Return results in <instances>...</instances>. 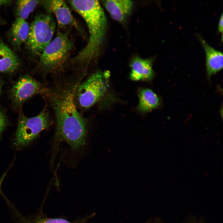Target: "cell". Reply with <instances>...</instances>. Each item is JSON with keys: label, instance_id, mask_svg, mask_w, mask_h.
<instances>
[{"label": "cell", "instance_id": "3", "mask_svg": "<svg viewBox=\"0 0 223 223\" xmlns=\"http://www.w3.org/2000/svg\"><path fill=\"white\" fill-rule=\"evenodd\" d=\"M73 46L68 33L58 32L40 55V64L44 72L56 74L62 70Z\"/></svg>", "mask_w": 223, "mask_h": 223}, {"label": "cell", "instance_id": "17", "mask_svg": "<svg viewBox=\"0 0 223 223\" xmlns=\"http://www.w3.org/2000/svg\"><path fill=\"white\" fill-rule=\"evenodd\" d=\"M7 120L4 112L0 109V137L6 128Z\"/></svg>", "mask_w": 223, "mask_h": 223}, {"label": "cell", "instance_id": "4", "mask_svg": "<svg viewBox=\"0 0 223 223\" xmlns=\"http://www.w3.org/2000/svg\"><path fill=\"white\" fill-rule=\"evenodd\" d=\"M107 79L106 72L97 71L79 84L75 95L78 110H86L102 99L108 87Z\"/></svg>", "mask_w": 223, "mask_h": 223}, {"label": "cell", "instance_id": "5", "mask_svg": "<svg viewBox=\"0 0 223 223\" xmlns=\"http://www.w3.org/2000/svg\"><path fill=\"white\" fill-rule=\"evenodd\" d=\"M49 113L46 107L37 115L29 117L21 113L14 139L18 147L25 146L32 142L50 123Z\"/></svg>", "mask_w": 223, "mask_h": 223}, {"label": "cell", "instance_id": "20", "mask_svg": "<svg viewBox=\"0 0 223 223\" xmlns=\"http://www.w3.org/2000/svg\"><path fill=\"white\" fill-rule=\"evenodd\" d=\"M3 82L2 79H0V95L1 93Z\"/></svg>", "mask_w": 223, "mask_h": 223}, {"label": "cell", "instance_id": "18", "mask_svg": "<svg viewBox=\"0 0 223 223\" xmlns=\"http://www.w3.org/2000/svg\"><path fill=\"white\" fill-rule=\"evenodd\" d=\"M223 13L220 17L218 23V30L219 31L222 33L223 32Z\"/></svg>", "mask_w": 223, "mask_h": 223}, {"label": "cell", "instance_id": "14", "mask_svg": "<svg viewBox=\"0 0 223 223\" xmlns=\"http://www.w3.org/2000/svg\"><path fill=\"white\" fill-rule=\"evenodd\" d=\"M30 26L25 20L17 18L13 23L11 30L12 38L15 44L20 45L27 41Z\"/></svg>", "mask_w": 223, "mask_h": 223}, {"label": "cell", "instance_id": "2", "mask_svg": "<svg viewBox=\"0 0 223 223\" xmlns=\"http://www.w3.org/2000/svg\"><path fill=\"white\" fill-rule=\"evenodd\" d=\"M72 8L85 20L89 33L88 42L73 59L79 72L86 74L90 63L98 56L105 35L107 19L98 0L68 1Z\"/></svg>", "mask_w": 223, "mask_h": 223}, {"label": "cell", "instance_id": "1", "mask_svg": "<svg viewBox=\"0 0 223 223\" xmlns=\"http://www.w3.org/2000/svg\"><path fill=\"white\" fill-rule=\"evenodd\" d=\"M82 79L77 76L55 78L44 95L54 114L57 139L64 140L74 149L84 145L87 132L86 120L75 101L76 89Z\"/></svg>", "mask_w": 223, "mask_h": 223}, {"label": "cell", "instance_id": "7", "mask_svg": "<svg viewBox=\"0 0 223 223\" xmlns=\"http://www.w3.org/2000/svg\"><path fill=\"white\" fill-rule=\"evenodd\" d=\"M48 90V87L26 74L20 77L11 87V97L13 103L19 106L36 94L44 95Z\"/></svg>", "mask_w": 223, "mask_h": 223}, {"label": "cell", "instance_id": "13", "mask_svg": "<svg viewBox=\"0 0 223 223\" xmlns=\"http://www.w3.org/2000/svg\"><path fill=\"white\" fill-rule=\"evenodd\" d=\"M139 102L138 108L142 112H150L157 108L160 104V99L152 90L144 88L138 92Z\"/></svg>", "mask_w": 223, "mask_h": 223}, {"label": "cell", "instance_id": "6", "mask_svg": "<svg viewBox=\"0 0 223 223\" xmlns=\"http://www.w3.org/2000/svg\"><path fill=\"white\" fill-rule=\"evenodd\" d=\"M55 28V20L50 14L37 15L30 26L26 43L33 53L40 55L52 41Z\"/></svg>", "mask_w": 223, "mask_h": 223}, {"label": "cell", "instance_id": "9", "mask_svg": "<svg viewBox=\"0 0 223 223\" xmlns=\"http://www.w3.org/2000/svg\"><path fill=\"white\" fill-rule=\"evenodd\" d=\"M152 60L151 59H143L136 57L130 64V78L136 81H149L154 77L152 68Z\"/></svg>", "mask_w": 223, "mask_h": 223}, {"label": "cell", "instance_id": "19", "mask_svg": "<svg viewBox=\"0 0 223 223\" xmlns=\"http://www.w3.org/2000/svg\"><path fill=\"white\" fill-rule=\"evenodd\" d=\"M11 2V1L10 0H0V6L9 3H10Z\"/></svg>", "mask_w": 223, "mask_h": 223}, {"label": "cell", "instance_id": "8", "mask_svg": "<svg viewBox=\"0 0 223 223\" xmlns=\"http://www.w3.org/2000/svg\"><path fill=\"white\" fill-rule=\"evenodd\" d=\"M42 3L49 13H53L55 15L59 27L62 28L71 25L80 31L81 30L72 15L68 7L63 1L45 0Z\"/></svg>", "mask_w": 223, "mask_h": 223}, {"label": "cell", "instance_id": "11", "mask_svg": "<svg viewBox=\"0 0 223 223\" xmlns=\"http://www.w3.org/2000/svg\"><path fill=\"white\" fill-rule=\"evenodd\" d=\"M199 37L205 51L207 71L209 77L222 69L223 53L209 45L202 37Z\"/></svg>", "mask_w": 223, "mask_h": 223}, {"label": "cell", "instance_id": "12", "mask_svg": "<svg viewBox=\"0 0 223 223\" xmlns=\"http://www.w3.org/2000/svg\"><path fill=\"white\" fill-rule=\"evenodd\" d=\"M20 60L7 45L0 42V72L12 73L19 68Z\"/></svg>", "mask_w": 223, "mask_h": 223}, {"label": "cell", "instance_id": "16", "mask_svg": "<svg viewBox=\"0 0 223 223\" xmlns=\"http://www.w3.org/2000/svg\"><path fill=\"white\" fill-rule=\"evenodd\" d=\"M17 223H70L61 218L47 219L37 217L31 218L18 213L15 217Z\"/></svg>", "mask_w": 223, "mask_h": 223}, {"label": "cell", "instance_id": "10", "mask_svg": "<svg viewBox=\"0 0 223 223\" xmlns=\"http://www.w3.org/2000/svg\"><path fill=\"white\" fill-rule=\"evenodd\" d=\"M103 5L113 20L123 22L130 14L133 3L129 0H107L103 1Z\"/></svg>", "mask_w": 223, "mask_h": 223}, {"label": "cell", "instance_id": "15", "mask_svg": "<svg viewBox=\"0 0 223 223\" xmlns=\"http://www.w3.org/2000/svg\"><path fill=\"white\" fill-rule=\"evenodd\" d=\"M39 2V1L36 0H21L17 1V18L25 20Z\"/></svg>", "mask_w": 223, "mask_h": 223}, {"label": "cell", "instance_id": "21", "mask_svg": "<svg viewBox=\"0 0 223 223\" xmlns=\"http://www.w3.org/2000/svg\"><path fill=\"white\" fill-rule=\"evenodd\" d=\"M146 223H156V222L153 221H149Z\"/></svg>", "mask_w": 223, "mask_h": 223}]
</instances>
